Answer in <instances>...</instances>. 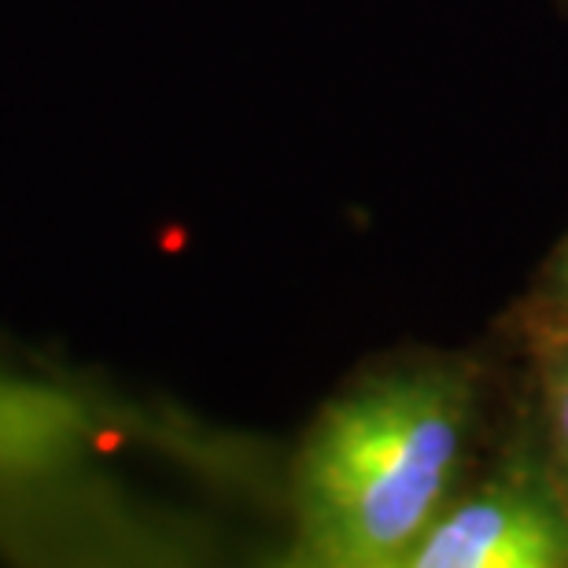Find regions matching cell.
I'll return each instance as SVG.
<instances>
[{
    "instance_id": "cell-4",
    "label": "cell",
    "mask_w": 568,
    "mask_h": 568,
    "mask_svg": "<svg viewBox=\"0 0 568 568\" xmlns=\"http://www.w3.org/2000/svg\"><path fill=\"white\" fill-rule=\"evenodd\" d=\"M528 300L547 306V311L568 314V233L554 244V252L547 255V263H542L536 288H531Z\"/></svg>"
},
{
    "instance_id": "cell-2",
    "label": "cell",
    "mask_w": 568,
    "mask_h": 568,
    "mask_svg": "<svg viewBox=\"0 0 568 568\" xmlns=\"http://www.w3.org/2000/svg\"><path fill=\"white\" fill-rule=\"evenodd\" d=\"M406 568H568V487L525 377Z\"/></svg>"
},
{
    "instance_id": "cell-5",
    "label": "cell",
    "mask_w": 568,
    "mask_h": 568,
    "mask_svg": "<svg viewBox=\"0 0 568 568\" xmlns=\"http://www.w3.org/2000/svg\"><path fill=\"white\" fill-rule=\"evenodd\" d=\"M554 4H558V11H561L565 22H568V0H554Z\"/></svg>"
},
{
    "instance_id": "cell-3",
    "label": "cell",
    "mask_w": 568,
    "mask_h": 568,
    "mask_svg": "<svg viewBox=\"0 0 568 568\" xmlns=\"http://www.w3.org/2000/svg\"><path fill=\"white\" fill-rule=\"evenodd\" d=\"M514 325L520 358H525L520 377L536 406L554 465L568 487V314L525 300Z\"/></svg>"
},
{
    "instance_id": "cell-1",
    "label": "cell",
    "mask_w": 568,
    "mask_h": 568,
    "mask_svg": "<svg viewBox=\"0 0 568 568\" xmlns=\"http://www.w3.org/2000/svg\"><path fill=\"white\" fill-rule=\"evenodd\" d=\"M491 369L447 347L369 358L292 458L288 561L406 568L495 432Z\"/></svg>"
}]
</instances>
